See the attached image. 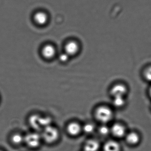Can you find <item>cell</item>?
I'll use <instances>...</instances> for the list:
<instances>
[{
  "label": "cell",
  "mask_w": 151,
  "mask_h": 151,
  "mask_svg": "<svg viewBox=\"0 0 151 151\" xmlns=\"http://www.w3.org/2000/svg\"><path fill=\"white\" fill-rule=\"evenodd\" d=\"M42 139L48 144H52L56 142L59 137V132L56 128L51 126L47 127L43 129Z\"/></svg>",
  "instance_id": "cell-1"
},
{
  "label": "cell",
  "mask_w": 151,
  "mask_h": 151,
  "mask_svg": "<svg viewBox=\"0 0 151 151\" xmlns=\"http://www.w3.org/2000/svg\"><path fill=\"white\" fill-rule=\"evenodd\" d=\"M49 16L48 12L41 10L35 12L32 17L33 23L39 27L47 25L49 21Z\"/></svg>",
  "instance_id": "cell-2"
},
{
  "label": "cell",
  "mask_w": 151,
  "mask_h": 151,
  "mask_svg": "<svg viewBox=\"0 0 151 151\" xmlns=\"http://www.w3.org/2000/svg\"><path fill=\"white\" fill-rule=\"evenodd\" d=\"M95 115L97 119L103 123L110 122L113 117L111 110L105 106H101L98 108Z\"/></svg>",
  "instance_id": "cell-3"
},
{
  "label": "cell",
  "mask_w": 151,
  "mask_h": 151,
  "mask_svg": "<svg viewBox=\"0 0 151 151\" xmlns=\"http://www.w3.org/2000/svg\"><path fill=\"white\" fill-rule=\"evenodd\" d=\"M42 140L41 136L36 133H29L25 136V143L31 148L39 147Z\"/></svg>",
  "instance_id": "cell-4"
},
{
  "label": "cell",
  "mask_w": 151,
  "mask_h": 151,
  "mask_svg": "<svg viewBox=\"0 0 151 151\" xmlns=\"http://www.w3.org/2000/svg\"><path fill=\"white\" fill-rule=\"evenodd\" d=\"M56 53L55 47L51 44L45 45L42 50L43 56L46 59H50L53 58Z\"/></svg>",
  "instance_id": "cell-5"
},
{
  "label": "cell",
  "mask_w": 151,
  "mask_h": 151,
  "mask_svg": "<svg viewBox=\"0 0 151 151\" xmlns=\"http://www.w3.org/2000/svg\"><path fill=\"white\" fill-rule=\"evenodd\" d=\"M111 132L115 137L121 138L126 135V130L125 127L120 124H115L113 126Z\"/></svg>",
  "instance_id": "cell-6"
},
{
  "label": "cell",
  "mask_w": 151,
  "mask_h": 151,
  "mask_svg": "<svg viewBox=\"0 0 151 151\" xmlns=\"http://www.w3.org/2000/svg\"><path fill=\"white\" fill-rule=\"evenodd\" d=\"M79 45L76 42L72 41L66 43L65 47V53L69 56H73L79 51Z\"/></svg>",
  "instance_id": "cell-7"
},
{
  "label": "cell",
  "mask_w": 151,
  "mask_h": 151,
  "mask_svg": "<svg viewBox=\"0 0 151 151\" xmlns=\"http://www.w3.org/2000/svg\"><path fill=\"white\" fill-rule=\"evenodd\" d=\"M126 92V88L122 84H117L113 86L111 90V93L114 97H124Z\"/></svg>",
  "instance_id": "cell-8"
},
{
  "label": "cell",
  "mask_w": 151,
  "mask_h": 151,
  "mask_svg": "<svg viewBox=\"0 0 151 151\" xmlns=\"http://www.w3.org/2000/svg\"><path fill=\"white\" fill-rule=\"evenodd\" d=\"M100 148V144L98 141L94 139L88 141L84 147V151H98Z\"/></svg>",
  "instance_id": "cell-9"
},
{
  "label": "cell",
  "mask_w": 151,
  "mask_h": 151,
  "mask_svg": "<svg viewBox=\"0 0 151 151\" xmlns=\"http://www.w3.org/2000/svg\"><path fill=\"white\" fill-rule=\"evenodd\" d=\"M81 129L80 126L76 122L70 123L67 127V132L69 134L73 136L79 134Z\"/></svg>",
  "instance_id": "cell-10"
},
{
  "label": "cell",
  "mask_w": 151,
  "mask_h": 151,
  "mask_svg": "<svg viewBox=\"0 0 151 151\" xmlns=\"http://www.w3.org/2000/svg\"><path fill=\"white\" fill-rule=\"evenodd\" d=\"M104 151H120V146L115 141H108L104 145Z\"/></svg>",
  "instance_id": "cell-11"
},
{
  "label": "cell",
  "mask_w": 151,
  "mask_h": 151,
  "mask_svg": "<svg viewBox=\"0 0 151 151\" xmlns=\"http://www.w3.org/2000/svg\"><path fill=\"white\" fill-rule=\"evenodd\" d=\"M126 141L129 144L136 145L140 141V137L135 132H131L127 134L126 136Z\"/></svg>",
  "instance_id": "cell-12"
},
{
  "label": "cell",
  "mask_w": 151,
  "mask_h": 151,
  "mask_svg": "<svg viewBox=\"0 0 151 151\" xmlns=\"http://www.w3.org/2000/svg\"><path fill=\"white\" fill-rule=\"evenodd\" d=\"M12 143L16 145H20L25 142V136L21 134H15L12 135L11 138Z\"/></svg>",
  "instance_id": "cell-13"
},
{
  "label": "cell",
  "mask_w": 151,
  "mask_h": 151,
  "mask_svg": "<svg viewBox=\"0 0 151 151\" xmlns=\"http://www.w3.org/2000/svg\"><path fill=\"white\" fill-rule=\"evenodd\" d=\"M126 101L124 97H114L113 104L117 107H121L125 105Z\"/></svg>",
  "instance_id": "cell-14"
},
{
  "label": "cell",
  "mask_w": 151,
  "mask_h": 151,
  "mask_svg": "<svg viewBox=\"0 0 151 151\" xmlns=\"http://www.w3.org/2000/svg\"><path fill=\"white\" fill-rule=\"evenodd\" d=\"M82 130L85 133L90 134L93 132L95 130V127L92 124L88 123L84 125V127L82 128Z\"/></svg>",
  "instance_id": "cell-15"
},
{
  "label": "cell",
  "mask_w": 151,
  "mask_h": 151,
  "mask_svg": "<svg viewBox=\"0 0 151 151\" xmlns=\"http://www.w3.org/2000/svg\"><path fill=\"white\" fill-rule=\"evenodd\" d=\"M99 132L102 135H107L111 132V129L107 126H102L99 128Z\"/></svg>",
  "instance_id": "cell-16"
},
{
  "label": "cell",
  "mask_w": 151,
  "mask_h": 151,
  "mask_svg": "<svg viewBox=\"0 0 151 151\" xmlns=\"http://www.w3.org/2000/svg\"><path fill=\"white\" fill-rule=\"evenodd\" d=\"M70 56L68 55L66 53H63L61 54L59 56V59L61 62L65 63L69 60V58Z\"/></svg>",
  "instance_id": "cell-17"
},
{
  "label": "cell",
  "mask_w": 151,
  "mask_h": 151,
  "mask_svg": "<svg viewBox=\"0 0 151 151\" xmlns=\"http://www.w3.org/2000/svg\"><path fill=\"white\" fill-rule=\"evenodd\" d=\"M144 76L146 80L151 81V67H149L145 70Z\"/></svg>",
  "instance_id": "cell-18"
},
{
  "label": "cell",
  "mask_w": 151,
  "mask_h": 151,
  "mask_svg": "<svg viewBox=\"0 0 151 151\" xmlns=\"http://www.w3.org/2000/svg\"><path fill=\"white\" fill-rule=\"evenodd\" d=\"M150 96H151V88H150Z\"/></svg>",
  "instance_id": "cell-19"
},
{
  "label": "cell",
  "mask_w": 151,
  "mask_h": 151,
  "mask_svg": "<svg viewBox=\"0 0 151 151\" xmlns=\"http://www.w3.org/2000/svg\"><path fill=\"white\" fill-rule=\"evenodd\" d=\"M0 151H1V150H0Z\"/></svg>",
  "instance_id": "cell-20"
}]
</instances>
